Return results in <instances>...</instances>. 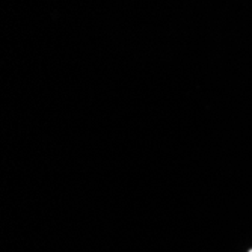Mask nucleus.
Here are the masks:
<instances>
[{"label":"nucleus","mask_w":252,"mask_h":252,"mask_svg":"<svg viewBox=\"0 0 252 252\" xmlns=\"http://www.w3.org/2000/svg\"><path fill=\"white\" fill-rule=\"evenodd\" d=\"M248 252H252V249H251V251H248Z\"/></svg>","instance_id":"nucleus-1"}]
</instances>
